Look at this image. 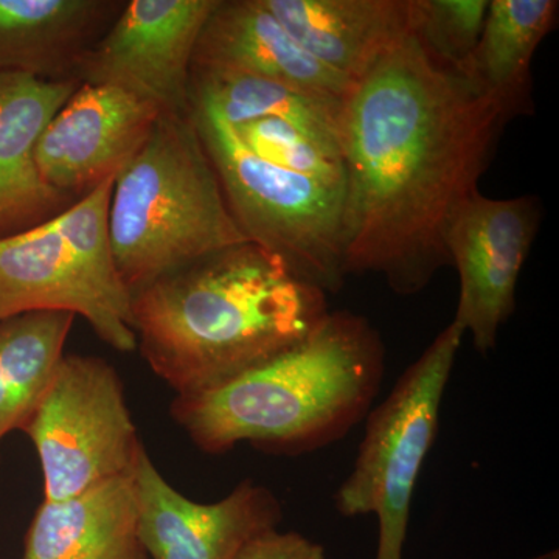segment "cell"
Listing matches in <instances>:
<instances>
[{
  "label": "cell",
  "instance_id": "19",
  "mask_svg": "<svg viewBox=\"0 0 559 559\" xmlns=\"http://www.w3.org/2000/svg\"><path fill=\"white\" fill-rule=\"evenodd\" d=\"M73 319L35 311L0 320V440L27 425L64 356Z\"/></svg>",
  "mask_w": 559,
  "mask_h": 559
},
{
  "label": "cell",
  "instance_id": "12",
  "mask_svg": "<svg viewBox=\"0 0 559 559\" xmlns=\"http://www.w3.org/2000/svg\"><path fill=\"white\" fill-rule=\"evenodd\" d=\"M160 116L156 106L119 87L81 84L40 135V178L60 194L95 189L119 175Z\"/></svg>",
  "mask_w": 559,
  "mask_h": 559
},
{
  "label": "cell",
  "instance_id": "7",
  "mask_svg": "<svg viewBox=\"0 0 559 559\" xmlns=\"http://www.w3.org/2000/svg\"><path fill=\"white\" fill-rule=\"evenodd\" d=\"M463 336L451 322L369 412L355 466L334 495L342 516H377V559H403L419 471L439 432L441 401Z\"/></svg>",
  "mask_w": 559,
  "mask_h": 559
},
{
  "label": "cell",
  "instance_id": "15",
  "mask_svg": "<svg viewBox=\"0 0 559 559\" xmlns=\"http://www.w3.org/2000/svg\"><path fill=\"white\" fill-rule=\"evenodd\" d=\"M22 559H150L140 540L135 474L43 500Z\"/></svg>",
  "mask_w": 559,
  "mask_h": 559
},
{
  "label": "cell",
  "instance_id": "2",
  "mask_svg": "<svg viewBox=\"0 0 559 559\" xmlns=\"http://www.w3.org/2000/svg\"><path fill=\"white\" fill-rule=\"evenodd\" d=\"M150 369L193 395L304 341L329 314L326 294L255 242L221 250L132 294Z\"/></svg>",
  "mask_w": 559,
  "mask_h": 559
},
{
  "label": "cell",
  "instance_id": "5",
  "mask_svg": "<svg viewBox=\"0 0 559 559\" xmlns=\"http://www.w3.org/2000/svg\"><path fill=\"white\" fill-rule=\"evenodd\" d=\"M114 180H103L60 215L0 237V320L70 312L86 319L109 347L138 348L132 296L110 249Z\"/></svg>",
  "mask_w": 559,
  "mask_h": 559
},
{
  "label": "cell",
  "instance_id": "8",
  "mask_svg": "<svg viewBox=\"0 0 559 559\" xmlns=\"http://www.w3.org/2000/svg\"><path fill=\"white\" fill-rule=\"evenodd\" d=\"M22 432L38 452L44 500L134 476L146 451L119 371L97 356H62Z\"/></svg>",
  "mask_w": 559,
  "mask_h": 559
},
{
  "label": "cell",
  "instance_id": "13",
  "mask_svg": "<svg viewBox=\"0 0 559 559\" xmlns=\"http://www.w3.org/2000/svg\"><path fill=\"white\" fill-rule=\"evenodd\" d=\"M191 72L277 81L345 102L353 83L301 49L263 0H218L202 27Z\"/></svg>",
  "mask_w": 559,
  "mask_h": 559
},
{
  "label": "cell",
  "instance_id": "1",
  "mask_svg": "<svg viewBox=\"0 0 559 559\" xmlns=\"http://www.w3.org/2000/svg\"><path fill=\"white\" fill-rule=\"evenodd\" d=\"M509 121L411 33L389 47L342 109L345 275L381 274L414 296L450 266L448 230Z\"/></svg>",
  "mask_w": 559,
  "mask_h": 559
},
{
  "label": "cell",
  "instance_id": "22",
  "mask_svg": "<svg viewBox=\"0 0 559 559\" xmlns=\"http://www.w3.org/2000/svg\"><path fill=\"white\" fill-rule=\"evenodd\" d=\"M409 33L441 69L465 79L489 0H407Z\"/></svg>",
  "mask_w": 559,
  "mask_h": 559
},
{
  "label": "cell",
  "instance_id": "18",
  "mask_svg": "<svg viewBox=\"0 0 559 559\" xmlns=\"http://www.w3.org/2000/svg\"><path fill=\"white\" fill-rule=\"evenodd\" d=\"M112 7L100 0H0V72L60 80L76 69Z\"/></svg>",
  "mask_w": 559,
  "mask_h": 559
},
{
  "label": "cell",
  "instance_id": "4",
  "mask_svg": "<svg viewBox=\"0 0 559 559\" xmlns=\"http://www.w3.org/2000/svg\"><path fill=\"white\" fill-rule=\"evenodd\" d=\"M108 227L114 263L131 296L194 261L249 242L191 114H162L121 168Z\"/></svg>",
  "mask_w": 559,
  "mask_h": 559
},
{
  "label": "cell",
  "instance_id": "11",
  "mask_svg": "<svg viewBox=\"0 0 559 559\" xmlns=\"http://www.w3.org/2000/svg\"><path fill=\"white\" fill-rule=\"evenodd\" d=\"M135 487L140 540L150 559H234L250 539L283 521L277 496L250 479L218 502L186 498L146 451L135 469Z\"/></svg>",
  "mask_w": 559,
  "mask_h": 559
},
{
  "label": "cell",
  "instance_id": "9",
  "mask_svg": "<svg viewBox=\"0 0 559 559\" xmlns=\"http://www.w3.org/2000/svg\"><path fill=\"white\" fill-rule=\"evenodd\" d=\"M218 0H132L76 72L86 84L119 87L162 114H190L191 62Z\"/></svg>",
  "mask_w": 559,
  "mask_h": 559
},
{
  "label": "cell",
  "instance_id": "6",
  "mask_svg": "<svg viewBox=\"0 0 559 559\" xmlns=\"http://www.w3.org/2000/svg\"><path fill=\"white\" fill-rule=\"evenodd\" d=\"M191 119L215 168L231 215L250 242L275 253L325 294L344 280L345 190L260 159L215 112L190 105Z\"/></svg>",
  "mask_w": 559,
  "mask_h": 559
},
{
  "label": "cell",
  "instance_id": "14",
  "mask_svg": "<svg viewBox=\"0 0 559 559\" xmlns=\"http://www.w3.org/2000/svg\"><path fill=\"white\" fill-rule=\"evenodd\" d=\"M79 80L0 72V231L20 229L60 201L40 178L36 146Z\"/></svg>",
  "mask_w": 559,
  "mask_h": 559
},
{
  "label": "cell",
  "instance_id": "17",
  "mask_svg": "<svg viewBox=\"0 0 559 559\" xmlns=\"http://www.w3.org/2000/svg\"><path fill=\"white\" fill-rule=\"evenodd\" d=\"M557 0H491L465 80L509 120L533 110L532 60L558 20Z\"/></svg>",
  "mask_w": 559,
  "mask_h": 559
},
{
  "label": "cell",
  "instance_id": "3",
  "mask_svg": "<svg viewBox=\"0 0 559 559\" xmlns=\"http://www.w3.org/2000/svg\"><path fill=\"white\" fill-rule=\"evenodd\" d=\"M384 370V344L369 320L330 311L304 341L266 362L176 396L171 417L207 454L245 441L271 454H308L344 439L369 415Z\"/></svg>",
  "mask_w": 559,
  "mask_h": 559
},
{
  "label": "cell",
  "instance_id": "10",
  "mask_svg": "<svg viewBox=\"0 0 559 559\" xmlns=\"http://www.w3.org/2000/svg\"><path fill=\"white\" fill-rule=\"evenodd\" d=\"M539 223L538 198L491 200L476 191L448 230V253L460 278L452 322L484 355L496 347L500 329L516 310L518 280Z\"/></svg>",
  "mask_w": 559,
  "mask_h": 559
},
{
  "label": "cell",
  "instance_id": "23",
  "mask_svg": "<svg viewBox=\"0 0 559 559\" xmlns=\"http://www.w3.org/2000/svg\"><path fill=\"white\" fill-rule=\"evenodd\" d=\"M234 559H326L319 543L297 532L267 530L248 544Z\"/></svg>",
  "mask_w": 559,
  "mask_h": 559
},
{
  "label": "cell",
  "instance_id": "21",
  "mask_svg": "<svg viewBox=\"0 0 559 559\" xmlns=\"http://www.w3.org/2000/svg\"><path fill=\"white\" fill-rule=\"evenodd\" d=\"M229 127L260 159L345 190L347 176L342 140L337 135L304 130L282 119H260Z\"/></svg>",
  "mask_w": 559,
  "mask_h": 559
},
{
  "label": "cell",
  "instance_id": "16",
  "mask_svg": "<svg viewBox=\"0 0 559 559\" xmlns=\"http://www.w3.org/2000/svg\"><path fill=\"white\" fill-rule=\"evenodd\" d=\"M301 49L349 83L409 35L407 0H263Z\"/></svg>",
  "mask_w": 559,
  "mask_h": 559
},
{
  "label": "cell",
  "instance_id": "24",
  "mask_svg": "<svg viewBox=\"0 0 559 559\" xmlns=\"http://www.w3.org/2000/svg\"><path fill=\"white\" fill-rule=\"evenodd\" d=\"M530 559H559L558 550L549 551V554L539 555V557Z\"/></svg>",
  "mask_w": 559,
  "mask_h": 559
},
{
  "label": "cell",
  "instance_id": "20",
  "mask_svg": "<svg viewBox=\"0 0 559 559\" xmlns=\"http://www.w3.org/2000/svg\"><path fill=\"white\" fill-rule=\"evenodd\" d=\"M190 105L204 106L231 127L260 119H282L304 130L341 138L344 102L319 97L277 81L191 72Z\"/></svg>",
  "mask_w": 559,
  "mask_h": 559
}]
</instances>
